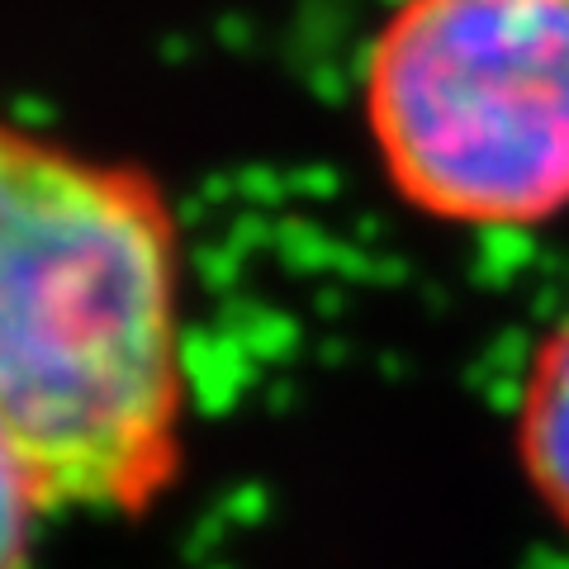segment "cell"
Segmentation results:
<instances>
[{"label":"cell","instance_id":"2","mask_svg":"<svg viewBox=\"0 0 569 569\" xmlns=\"http://www.w3.org/2000/svg\"><path fill=\"white\" fill-rule=\"evenodd\" d=\"M389 190L447 228L569 213V0H399L361 71Z\"/></svg>","mask_w":569,"mask_h":569},{"label":"cell","instance_id":"3","mask_svg":"<svg viewBox=\"0 0 569 569\" xmlns=\"http://www.w3.org/2000/svg\"><path fill=\"white\" fill-rule=\"evenodd\" d=\"M512 437L531 493L569 531V318H560L531 351Z\"/></svg>","mask_w":569,"mask_h":569},{"label":"cell","instance_id":"4","mask_svg":"<svg viewBox=\"0 0 569 569\" xmlns=\"http://www.w3.org/2000/svg\"><path fill=\"white\" fill-rule=\"evenodd\" d=\"M52 512L43 485L0 437V569H43V522Z\"/></svg>","mask_w":569,"mask_h":569},{"label":"cell","instance_id":"1","mask_svg":"<svg viewBox=\"0 0 569 569\" xmlns=\"http://www.w3.org/2000/svg\"><path fill=\"white\" fill-rule=\"evenodd\" d=\"M186 422L167 186L0 110V437L58 512L148 518L186 470Z\"/></svg>","mask_w":569,"mask_h":569}]
</instances>
